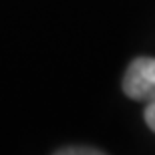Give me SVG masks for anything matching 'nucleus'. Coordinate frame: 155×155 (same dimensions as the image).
<instances>
[{
	"label": "nucleus",
	"mask_w": 155,
	"mask_h": 155,
	"mask_svg": "<svg viewBox=\"0 0 155 155\" xmlns=\"http://www.w3.org/2000/svg\"><path fill=\"white\" fill-rule=\"evenodd\" d=\"M123 91L133 101H155V58H135L123 77Z\"/></svg>",
	"instance_id": "obj_1"
},
{
	"label": "nucleus",
	"mask_w": 155,
	"mask_h": 155,
	"mask_svg": "<svg viewBox=\"0 0 155 155\" xmlns=\"http://www.w3.org/2000/svg\"><path fill=\"white\" fill-rule=\"evenodd\" d=\"M105 151L95 149V147H64V149H58L57 155H101Z\"/></svg>",
	"instance_id": "obj_2"
},
{
	"label": "nucleus",
	"mask_w": 155,
	"mask_h": 155,
	"mask_svg": "<svg viewBox=\"0 0 155 155\" xmlns=\"http://www.w3.org/2000/svg\"><path fill=\"white\" fill-rule=\"evenodd\" d=\"M145 123L149 125L151 131H155V101H149L147 107H145Z\"/></svg>",
	"instance_id": "obj_3"
}]
</instances>
